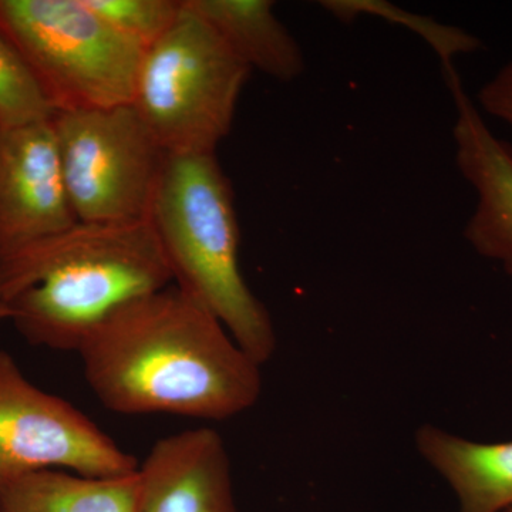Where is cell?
Masks as SVG:
<instances>
[{"mask_svg":"<svg viewBox=\"0 0 512 512\" xmlns=\"http://www.w3.org/2000/svg\"><path fill=\"white\" fill-rule=\"evenodd\" d=\"M77 353L110 412L228 420L262 394L261 365L175 285L120 306Z\"/></svg>","mask_w":512,"mask_h":512,"instance_id":"1","label":"cell"},{"mask_svg":"<svg viewBox=\"0 0 512 512\" xmlns=\"http://www.w3.org/2000/svg\"><path fill=\"white\" fill-rule=\"evenodd\" d=\"M173 285L150 221L70 227L0 258V303L29 345L77 352L120 306Z\"/></svg>","mask_w":512,"mask_h":512,"instance_id":"2","label":"cell"},{"mask_svg":"<svg viewBox=\"0 0 512 512\" xmlns=\"http://www.w3.org/2000/svg\"><path fill=\"white\" fill-rule=\"evenodd\" d=\"M231 181L215 154L168 156L148 221L173 285L207 309L258 365L278 346L274 322L239 265V222Z\"/></svg>","mask_w":512,"mask_h":512,"instance_id":"3","label":"cell"},{"mask_svg":"<svg viewBox=\"0 0 512 512\" xmlns=\"http://www.w3.org/2000/svg\"><path fill=\"white\" fill-rule=\"evenodd\" d=\"M251 72L183 0L173 28L144 50L130 104L168 156L215 154Z\"/></svg>","mask_w":512,"mask_h":512,"instance_id":"4","label":"cell"},{"mask_svg":"<svg viewBox=\"0 0 512 512\" xmlns=\"http://www.w3.org/2000/svg\"><path fill=\"white\" fill-rule=\"evenodd\" d=\"M0 30L55 111L131 103L144 50L86 0H0Z\"/></svg>","mask_w":512,"mask_h":512,"instance_id":"5","label":"cell"},{"mask_svg":"<svg viewBox=\"0 0 512 512\" xmlns=\"http://www.w3.org/2000/svg\"><path fill=\"white\" fill-rule=\"evenodd\" d=\"M50 124L77 221L148 220L168 154L131 104L57 110Z\"/></svg>","mask_w":512,"mask_h":512,"instance_id":"6","label":"cell"},{"mask_svg":"<svg viewBox=\"0 0 512 512\" xmlns=\"http://www.w3.org/2000/svg\"><path fill=\"white\" fill-rule=\"evenodd\" d=\"M138 464L82 410L30 382L0 350V487L46 470L127 476Z\"/></svg>","mask_w":512,"mask_h":512,"instance_id":"7","label":"cell"},{"mask_svg":"<svg viewBox=\"0 0 512 512\" xmlns=\"http://www.w3.org/2000/svg\"><path fill=\"white\" fill-rule=\"evenodd\" d=\"M76 221L50 120L0 124V258Z\"/></svg>","mask_w":512,"mask_h":512,"instance_id":"8","label":"cell"},{"mask_svg":"<svg viewBox=\"0 0 512 512\" xmlns=\"http://www.w3.org/2000/svg\"><path fill=\"white\" fill-rule=\"evenodd\" d=\"M444 72L457 109L453 128L457 167L477 194L464 237L477 254L498 262L512 276V148L481 119L456 67Z\"/></svg>","mask_w":512,"mask_h":512,"instance_id":"9","label":"cell"},{"mask_svg":"<svg viewBox=\"0 0 512 512\" xmlns=\"http://www.w3.org/2000/svg\"><path fill=\"white\" fill-rule=\"evenodd\" d=\"M137 477L136 512H238L227 446L208 427L157 440Z\"/></svg>","mask_w":512,"mask_h":512,"instance_id":"10","label":"cell"},{"mask_svg":"<svg viewBox=\"0 0 512 512\" xmlns=\"http://www.w3.org/2000/svg\"><path fill=\"white\" fill-rule=\"evenodd\" d=\"M420 456L453 488L458 512H504L512 508V441L476 443L439 427L416 431Z\"/></svg>","mask_w":512,"mask_h":512,"instance_id":"11","label":"cell"},{"mask_svg":"<svg viewBox=\"0 0 512 512\" xmlns=\"http://www.w3.org/2000/svg\"><path fill=\"white\" fill-rule=\"evenodd\" d=\"M251 70L289 83L305 70V57L271 0H184Z\"/></svg>","mask_w":512,"mask_h":512,"instance_id":"12","label":"cell"},{"mask_svg":"<svg viewBox=\"0 0 512 512\" xmlns=\"http://www.w3.org/2000/svg\"><path fill=\"white\" fill-rule=\"evenodd\" d=\"M137 471L86 477L46 470L0 487V512H136Z\"/></svg>","mask_w":512,"mask_h":512,"instance_id":"13","label":"cell"},{"mask_svg":"<svg viewBox=\"0 0 512 512\" xmlns=\"http://www.w3.org/2000/svg\"><path fill=\"white\" fill-rule=\"evenodd\" d=\"M323 9L332 13L335 18L342 22H352L360 15H372L377 18L390 20L397 25H404L413 30L416 35L423 37L434 52L437 53L444 70L454 67V57L474 53L480 49L481 42L464 32V30L444 26L436 20L424 18V16L413 15L406 10L397 8L387 2L379 0H328L320 2Z\"/></svg>","mask_w":512,"mask_h":512,"instance_id":"14","label":"cell"},{"mask_svg":"<svg viewBox=\"0 0 512 512\" xmlns=\"http://www.w3.org/2000/svg\"><path fill=\"white\" fill-rule=\"evenodd\" d=\"M55 113L28 63L0 30V124L22 126L50 120Z\"/></svg>","mask_w":512,"mask_h":512,"instance_id":"15","label":"cell"},{"mask_svg":"<svg viewBox=\"0 0 512 512\" xmlns=\"http://www.w3.org/2000/svg\"><path fill=\"white\" fill-rule=\"evenodd\" d=\"M89 8L141 49L157 43L183 12V0H86Z\"/></svg>","mask_w":512,"mask_h":512,"instance_id":"16","label":"cell"},{"mask_svg":"<svg viewBox=\"0 0 512 512\" xmlns=\"http://www.w3.org/2000/svg\"><path fill=\"white\" fill-rule=\"evenodd\" d=\"M478 101L485 113L512 128V62L481 87Z\"/></svg>","mask_w":512,"mask_h":512,"instance_id":"17","label":"cell"},{"mask_svg":"<svg viewBox=\"0 0 512 512\" xmlns=\"http://www.w3.org/2000/svg\"><path fill=\"white\" fill-rule=\"evenodd\" d=\"M5 320H9V311L6 305L0 303V322H5Z\"/></svg>","mask_w":512,"mask_h":512,"instance_id":"18","label":"cell"},{"mask_svg":"<svg viewBox=\"0 0 512 512\" xmlns=\"http://www.w3.org/2000/svg\"><path fill=\"white\" fill-rule=\"evenodd\" d=\"M504 512H512V508H508V510Z\"/></svg>","mask_w":512,"mask_h":512,"instance_id":"19","label":"cell"}]
</instances>
